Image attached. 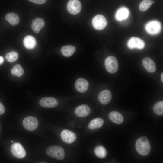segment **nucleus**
Segmentation results:
<instances>
[{"label": "nucleus", "instance_id": "f257e3e1", "mask_svg": "<svg viewBox=\"0 0 163 163\" xmlns=\"http://www.w3.org/2000/svg\"><path fill=\"white\" fill-rule=\"evenodd\" d=\"M135 146L138 152L142 155L146 156L150 152V144L146 136H142L139 138L136 142Z\"/></svg>", "mask_w": 163, "mask_h": 163}, {"label": "nucleus", "instance_id": "f03ea898", "mask_svg": "<svg viewBox=\"0 0 163 163\" xmlns=\"http://www.w3.org/2000/svg\"><path fill=\"white\" fill-rule=\"evenodd\" d=\"M46 153L49 156L59 160H62L65 157L64 150L59 146H52L49 147L46 149Z\"/></svg>", "mask_w": 163, "mask_h": 163}, {"label": "nucleus", "instance_id": "7ed1b4c3", "mask_svg": "<svg viewBox=\"0 0 163 163\" xmlns=\"http://www.w3.org/2000/svg\"><path fill=\"white\" fill-rule=\"evenodd\" d=\"M104 65L107 70L110 73H115L118 70V61L113 56H110L107 57L105 61Z\"/></svg>", "mask_w": 163, "mask_h": 163}, {"label": "nucleus", "instance_id": "20e7f679", "mask_svg": "<svg viewBox=\"0 0 163 163\" xmlns=\"http://www.w3.org/2000/svg\"><path fill=\"white\" fill-rule=\"evenodd\" d=\"M161 29V23L158 21L152 20L148 22L145 26V30L149 34H156L160 32Z\"/></svg>", "mask_w": 163, "mask_h": 163}, {"label": "nucleus", "instance_id": "39448f33", "mask_svg": "<svg viewBox=\"0 0 163 163\" xmlns=\"http://www.w3.org/2000/svg\"><path fill=\"white\" fill-rule=\"evenodd\" d=\"M68 11L73 15L79 14L82 9V5L79 0H69L67 5Z\"/></svg>", "mask_w": 163, "mask_h": 163}, {"label": "nucleus", "instance_id": "423d86ee", "mask_svg": "<svg viewBox=\"0 0 163 163\" xmlns=\"http://www.w3.org/2000/svg\"><path fill=\"white\" fill-rule=\"evenodd\" d=\"M107 24L105 17L101 15H97L94 16L92 20V24L96 30H100L104 28Z\"/></svg>", "mask_w": 163, "mask_h": 163}, {"label": "nucleus", "instance_id": "0eeeda50", "mask_svg": "<svg viewBox=\"0 0 163 163\" xmlns=\"http://www.w3.org/2000/svg\"><path fill=\"white\" fill-rule=\"evenodd\" d=\"M11 151L13 156L18 159L24 158L26 155V151L22 145L19 143H14L12 144Z\"/></svg>", "mask_w": 163, "mask_h": 163}, {"label": "nucleus", "instance_id": "6e6552de", "mask_svg": "<svg viewBox=\"0 0 163 163\" xmlns=\"http://www.w3.org/2000/svg\"><path fill=\"white\" fill-rule=\"evenodd\" d=\"M38 122L37 119L33 116H28L25 118L23 121V125L26 129L33 131L37 128Z\"/></svg>", "mask_w": 163, "mask_h": 163}, {"label": "nucleus", "instance_id": "1a4fd4ad", "mask_svg": "<svg viewBox=\"0 0 163 163\" xmlns=\"http://www.w3.org/2000/svg\"><path fill=\"white\" fill-rule=\"evenodd\" d=\"M145 45L144 41L137 37H133L130 38L127 43L128 47L130 49L136 48L142 49L144 48Z\"/></svg>", "mask_w": 163, "mask_h": 163}, {"label": "nucleus", "instance_id": "9d476101", "mask_svg": "<svg viewBox=\"0 0 163 163\" xmlns=\"http://www.w3.org/2000/svg\"><path fill=\"white\" fill-rule=\"evenodd\" d=\"M39 104L40 106L43 107L53 108L57 106L58 102L54 98L46 97L41 98L39 101Z\"/></svg>", "mask_w": 163, "mask_h": 163}, {"label": "nucleus", "instance_id": "9b49d317", "mask_svg": "<svg viewBox=\"0 0 163 163\" xmlns=\"http://www.w3.org/2000/svg\"><path fill=\"white\" fill-rule=\"evenodd\" d=\"M62 140L67 144H71L75 141L76 136L74 132L67 129L62 131L60 134Z\"/></svg>", "mask_w": 163, "mask_h": 163}, {"label": "nucleus", "instance_id": "f8f14e48", "mask_svg": "<svg viewBox=\"0 0 163 163\" xmlns=\"http://www.w3.org/2000/svg\"><path fill=\"white\" fill-rule=\"evenodd\" d=\"M90 111V109L88 106L86 104H82L75 108V114L78 117H83L88 116Z\"/></svg>", "mask_w": 163, "mask_h": 163}, {"label": "nucleus", "instance_id": "ddd939ff", "mask_svg": "<svg viewBox=\"0 0 163 163\" xmlns=\"http://www.w3.org/2000/svg\"><path fill=\"white\" fill-rule=\"evenodd\" d=\"M75 85L77 91L81 93H84L87 90L89 83L86 79L79 78L75 81Z\"/></svg>", "mask_w": 163, "mask_h": 163}, {"label": "nucleus", "instance_id": "4468645a", "mask_svg": "<svg viewBox=\"0 0 163 163\" xmlns=\"http://www.w3.org/2000/svg\"><path fill=\"white\" fill-rule=\"evenodd\" d=\"M111 98V93L108 90H104L101 91L98 96V99L99 102L103 105L108 104L110 102Z\"/></svg>", "mask_w": 163, "mask_h": 163}, {"label": "nucleus", "instance_id": "2eb2a0df", "mask_svg": "<svg viewBox=\"0 0 163 163\" xmlns=\"http://www.w3.org/2000/svg\"><path fill=\"white\" fill-rule=\"evenodd\" d=\"M142 64L147 71L149 73H153L156 70V66L154 62L149 57L144 58L142 60Z\"/></svg>", "mask_w": 163, "mask_h": 163}, {"label": "nucleus", "instance_id": "dca6fc26", "mask_svg": "<svg viewBox=\"0 0 163 163\" xmlns=\"http://www.w3.org/2000/svg\"><path fill=\"white\" fill-rule=\"evenodd\" d=\"M45 22L40 18H36L34 19L31 25L33 30L35 33H38L41 29L44 26Z\"/></svg>", "mask_w": 163, "mask_h": 163}, {"label": "nucleus", "instance_id": "f3484780", "mask_svg": "<svg viewBox=\"0 0 163 163\" xmlns=\"http://www.w3.org/2000/svg\"><path fill=\"white\" fill-rule=\"evenodd\" d=\"M109 118L110 120L114 123L120 124L122 123L124 120L123 115L117 111H112L109 114Z\"/></svg>", "mask_w": 163, "mask_h": 163}, {"label": "nucleus", "instance_id": "a211bd4d", "mask_svg": "<svg viewBox=\"0 0 163 163\" xmlns=\"http://www.w3.org/2000/svg\"><path fill=\"white\" fill-rule=\"evenodd\" d=\"M23 44L26 48L31 49L35 47L37 42L34 37L31 35H28L24 38Z\"/></svg>", "mask_w": 163, "mask_h": 163}, {"label": "nucleus", "instance_id": "6ab92c4d", "mask_svg": "<svg viewBox=\"0 0 163 163\" xmlns=\"http://www.w3.org/2000/svg\"><path fill=\"white\" fill-rule=\"evenodd\" d=\"M75 47L70 45L64 46L61 49V53L66 57L71 56L75 53Z\"/></svg>", "mask_w": 163, "mask_h": 163}, {"label": "nucleus", "instance_id": "aec40b11", "mask_svg": "<svg viewBox=\"0 0 163 163\" xmlns=\"http://www.w3.org/2000/svg\"><path fill=\"white\" fill-rule=\"evenodd\" d=\"M129 11L128 9L125 7L120 8L117 11L116 18L119 21H121L126 18L128 16Z\"/></svg>", "mask_w": 163, "mask_h": 163}, {"label": "nucleus", "instance_id": "412c9836", "mask_svg": "<svg viewBox=\"0 0 163 163\" xmlns=\"http://www.w3.org/2000/svg\"><path fill=\"white\" fill-rule=\"evenodd\" d=\"M104 121L101 118H95L91 120L88 124V127L91 129H95L102 126Z\"/></svg>", "mask_w": 163, "mask_h": 163}, {"label": "nucleus", "instance_id": "4be33fe9", "mask_svg": "<svg viewBox=\"0 0 163 163\" xmlns=\"http://www.w3.org/2000/svg\"><path fill=\"white\" fill-rule=\"evenodd\" d=\"M5 19L11 24L13 26L18 24L20 21L18 15L14 13L7 14L5 16Z\"/></svg>", "mask_w": 163, "mask_h": 163}, {"label": "nucleus", "instance_id": "5701e85b", "mask_svg": "<svg viewBox=\"0 0 163 163\" xmlns=\"http://www.w3.org/2000/svg\"><path fill=\"white\" fill-rule=\"evenodd\" d=\"M94 152L97 157L101 158H105L107 153L106 149L104 147L100 145L95 148Z\"/></svg>", "mask_w": 163, "mask_h": 163}, {"label": "nucleus", "instance_id": "b1692460", "mask_svg": "<svg viewBox=\"0 0 163 163\" xmlns=\"http://www.w3.org/2000/svg\"><path fill=\"white\" fill-rule=\"evenodd\" d=\"M155 2L152 0H143L139 4V8L142 11H145L147 10Z\"/></svg>", "mask_w": 163, "mask_h": 163}, {"label": "nucleus", "instance_id": "393cba45", "mask_svg": "<svg viewBox=\"0 0 163 163\" xmlns=\"http://www.w3.org/2000/svg\"><path fill=\"white\" fill-rule=\"evenodd\" d=\"M11 72L12 75L20 77L23 75L24 70L21 65L17 64L14 66L13 68L11 70Z\"/></svg>", "mask_w": 163, "mask_h": 163}, {"label": "nucleus", "instance_id": "a878e982", "mask_svg": "<svg viewBox=\"0 0 163 163\" xmlns=\"http://www.w3.org/2000/svg\"><path fill=\"white\" fill-rule=\"evenodd\" d=\"M153 110L155 113L158 115L163 114V102H158L154 105Z\"/></svg>", "mask_w": 163, "mask_h": 163}, {"label": "nucleus", "instance_id": "bb28decb", "mask_svg": "<svg viewBox=\"0 0 163 163\" xmlns=\"http://www.w3.org/2000/svg\"><path fill=\"white\" fill-rule=\"evenodd\" d=\"M18 57V53L15 51H12L7 53L5 57L6 60L9 62H12L16 61Z\"/></svg>", "mask_w": 163, "mask_h": 163}, {"label": "nucleus", "instance_id": "cd10ccee", "mask_svg": "<svg viewBox=\"0 0 163 163\" xmlns=\"http://www.w3.org/2000/svg\"><path fill=\"white\" fill-rule=\"evenodd\" d=\"M34 3L38 4H42L45 3L47 0H28Z\"/></svg>", "mask_w": 163, "mask_h": 163}, {"label": "nucleus", "instance_id": "c85d7f7f", "mask_svg": "<svg viewBox=\"0 0 163 163\" xmlns=\"http://www.w3.org/2000/svg\"><path fill=\"white\" fill-rule=\"evenodd\" d=\"M5 111V108L3 104L0 102V115H1L4 113Z\"/></svg>", "mask_w": 163, "mask_h": 163}, {"label": "nucleus", "instance_id": "c756f323", "mask_svg": "<svg viewBox=\"0 0 163 163\" xmlns=\"http://www.w3.org/2000/svg\"><path fill=\"white\" fill-rule=\"evenodd\" d=\"M4 61V59L3 57L0 56V65L2 64Z\"/></svg>", "mask_w": 163, "mask_h": 163}, {"label": "nucleus", "instance_id": "7c9ffc66", "mask_svg": "<svg viewBox=\"0 0 163 163\" xmlns=\"http://www.w3.org/2000/svg\"><path fill=\"white\" fill-rule=\"evenodd\" d=\"M163 73L162 72L161 75V78L162 82H163Z\"/></svg>", "mask_w": 163, "mask_h": 163}, {"label": "nucleus", "instance_id": "2f4dec72", "mask_svg": "<svg viewBox=\"0 0 163 163\" xmlns=\"http://www.w3.org/2000/svg\"><path fill=\"white\" fill-rule=\"evenodd\" d=\"M11 142H13V141H11Z\"/></svg>", "mask_w": 163, "mask_h": 163}]
</instances>
